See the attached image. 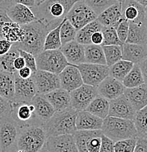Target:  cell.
I'll list each match as a JSON object with an SVG mask.
<instances>
[{
  "label": "cell",
  "instance_id": "obj_1",
  "mask_svg": "<svg viewBox=\"0 0 147 152\" xmlns=\"http://www.w3.org/2000/svg\"><path fill=\"white\" fill-rule=\"evenodd\" d=\"M25 34L23 40L12 44V47L26 50L37 56L43 50V45L46 34L53 27L41 19H36L31 23L23 25Z\"/></svg>",
  "mask_w": 147,
  "mask_h": 152
},
{
  "label": "cell",
  "instance_id": "obj_2",
  "mask_svg": "<svg viewBox=\"0 0 147 152\" xmlns=\"http://www.w3.org/2000/svg\"><path fill=\"white\" fill-rule=\"evenodd\" d=\"M80 0H44L32 7L37 19H41L53 28L59 26L73 4Z\"/></svg>",
  "mask_w": 147,
  "mask_h": 152
},
{
  "label": "cell",
  "instance_id": "obj_3",
  "mask_svg": "<svg viewBox=\"0 0 147 152\" xmlns=\"http://www.w3.org/2000/svg\"><path fill=\"white\" fill-rule=\"evenodd\" d=\"M78 110L69 107L60 111H55L53 115L43 124L47 136L72 134L76 129L75 118Z\"/></svg>",
  "mask_w": 147,
  "mask_h": 152
},
{
  "label": "cell",
  "instance_id": "obj_4",
  "mask_svg": "<svg viewBox=\"0 0 147 152\" xmlns=\"http://www.w3.org/2000/svg\"><path fill=\"white\" fill-rule=\"evenodd\" d=\"M47 138L43 124L30 125L20 129L16 147L26 152H42Z\"/></svg>",
  "mask_w": 147,
  "mask_h": 152
},
{
  "label": "cell",
  "instance_id": "obj_5",
  "mask_svg": "<svg viewBox=\"0 0 147 152\" xmlns=\"http://www.w3.org/2000/svg\"><path fill=\"white\" fill-rule=\"evenodd\" d=\"M102 134L113 142L127 138L137 137V133L133 120L108 115L103 119Z\"/></svg>",
  "mask_w": 147,
  "mask_h": 152
},
{
  "label": "cell",
  "instance_id": "obj_6",
  "mask_svg": "<svg viewBox=\"0 0 147 152\" xmlns=\"http://www.w3.org/2000/svg\"><path fill=\"white\" fill-rule=\"evenodd\" d=\"M35 58L37 69L48 71L57 75L69 64L60 49L42 50Z\"/></svg>",
  "mask_w": 147,
  "mask_h": 152
},
{
  "label": "cell",
  "instance_id": "obj_7",
  "mask_svg": "<svg viewBox=\"0 0 147 152\" xmlns=\"http://www.w3.org/2000/svg\"><path fill=\"white\" fill-rule=\"evenodd\" d=\"M20 127L11 115L0 118V152H8L17 145Z\"/></svg>",
  "mask_w": 147,
  "mask_h": 152
},
{
  "label": "cell",
  "instance_id": "obj_8",
  "mask_svg": "<svg viewBox=\"0 0 147 152\" xmlns=\"http://www.w3.org/2000/svg\"><path fill=\"white\" fill-rule=\"evenodd\" d=\"M65 18L78 31L88 23L97 19V15L83 0H80L73 4Z\"/></svg>",
  "mask_w": 147,
  "mask_h": 152
},
{
  "label": "cell",
  "instance_id": "obj_9",
  "mask_svg": "<svg viewBox=\"0 0 147 152\" xmlns=\"http://www.w3.org/2000/svg\"><path fill=\"white\" fill-rule=\"evenodd\" d=\"M11 117L20 126V129L33 124H42L34 113V107L31 102H11Z\"/></svg>",
  "mask_w": 147,
  "mask_h": 152
},
{
  "label": "cell",
  "instance_id": "obj_10",
  "mask_svg": "<svg viewBox=\"0 0 147 152\" xmlns=\"http://www.w3.org/2000/svg\"><path fill=\"white\" fill-rule=\"evenodd\" d=\"M102 132L99 130H76L72 134L79 152H99Z\"/></svg>",
  "mask_w": 147,
  "mask_h": 152
},
{
  "label": "cell",
  "instance_id": "obj_11",
  "mask_svg": "<svg viewBox=\"0 0 147 152\" xmlns=\"http://www.w3.org/2000/svg\"><path fill=\"white\" fill-rule=\"evenodd\" d=\"M81 75L83 83L92 86H97L109 75V67L107 65L84 62L77 65Z\"/></svg>",
  "mask_w": 147,
  "mask_h": 152
},
{
  "label": "cell",
  "instance_id": "obj_12",
  "mask_svg": "<svg viewBox=\"0 0 147 152\" xmlns=\"http://www.w3.org/2000/svg\"><path fill=\"white\" fill-rule=\"evenodd\" d=\"M70 94V107L76 110H86L93 99L98 95L97 87L83 83Z\"/></svg>",
  "mask_w": 147,
  "mask_h": 152
},
{
  "label": "cell",
  "instance_id": "obj_13",
  "mask_svg": "<svg viewBox=\"0 0 147 152\" xmlns=\"http://www.w3.org/2000/svg\"><path fill=\"white\" fill-rule=\"evenodd\" d=\"M38 94H45L61 87L59 75L53 72L37 69L31 75Z\"/></svg>",
  "mask_w": 147,
  "mask_h": 152
},
{
  "label": "cell",
  "instance_id": "obj_14",
  "mask_svg": "<svg viewBox=\"0 0 147 152\" xmlns=\"http://www.w3.org/2000/svg\"><path fill=\"white\" fill-rule=\"evenodd\" d=\"M15 75V94L12 102H31L32 98L37 94L36 86L32 77L23 79L17 74Z\"/></svg>",
  "mask_w": 147,
  "mask_h": 152
},
{
  "label": "cell",
  "instance_id": "obj_15",
  "mask_svg": "<svg viewBox=\"0 0 147 152\" xmlns=\"http://www.w3.org/2000/svg\"><path fill=\"white\" fill-rule=\"evenodd\" d=\"M43 150L50 152H79L72 134L48 137Z\"/></svg>",
  "mask_w": 147,
  "mask_h": 152
},
{
  "label": "cell",
  "instance_id": "obj_16",
  "mask_svg": "<svg viewBox=\"0 0 147 152\" xmlns=\"http://www.w3.org/2000/svg\"><path fill=\"white\" fill-rule=\"evenodd\" d=\"M136 110L123 94L114 99L109 100L108 115L133 120Z\"/></svg>",
  "mask_w": 147,
  "mask_h": 152
},
{
  "label": "cell",
  "instance_id": "obj_17",
  "mask_svg": "<svg viewBox=\"0 0 147 152\" xmlns=\"http://www.w3.org/2000/svg\"><path fill=\"white\" fill-rule=\"evenodd\" d=\"M58 75L61 88L67 90L69 92L78 88L83 83L81 75L77 65L69 64L65 66Z\"/></svg>",
  "mask_w": 147,
  "mask_h": 152
},
{
  "label": "cell",
  "instance_id": "obj_18",
  "mask_svg": "<svg viewBox=\"0 0 147 152\" xmlns=\"http://www.w3.org/2000/svg\"><path fill=\"white\" fill-rule=\"evenodd\" d=\"M98 95L111 100L124 94L125 87L121 81L108 75L97 87Z\"/></svg>",
  "mask_w": 147,
  "mask_h": 152
},
{
  "label": "cell",
  "instance_id": "obj_19",
  "mask_svg": "<svg viewBox=\"0 0 147 152\" xmlns=\"http://www.w3.org/2000/svg\"><path fill=\"white\" fill-rule=\"evenodd\" d=\"M6 12L12 21L21 26L31 23L37 19L30 7L18 3H14Z\"/></svg>",
  "mask_w": 147,
  "mask_h": 152
},
{
  "label": "cell",
  "instance_id": "obj_20",
  "mask_svg": "<svg viewBox=\"0 0 147 152\" xmlns=\"http://www.w3.org/2000/svg\"><path fill=\"white\" fill-rule=\"evenodd\" d=\"M123 18L132 23H143L145 7L135 0H125L121 3Z\"/></svg>",
  "mask_w": 147,
  "mask_h": 152
},
{
  "label": "cell",
  "instance_id": "obj_21",
  "mask_svg": "<svg viewBox=\"0 0 147 152\" xmlns=\"http://www.w3.org/2000/svg\"><path fill=\"white\" fill-rule=\"evenodd\" d=\"M60 50L66 58L69 64L78 65L85 61L84 45L76 40H72L64 44L60 48Z\"/></svg>",
  "mask_w": 147,
  "mask_h": 152
},
{
  "label": "cell",
  "instance_id": "obj_22",
  "mask_svg": "<svg viewBox=\"0 0 147 152\" xmlns=\"http://www.w3.org/2000/svg\"><path fill=\"white\" fill-rule=\"evenodd\" d=\"M102 123L103 119L86 110H78L75 118L77 130H99L102 128Z\"/></svg>",
  "mask_w": 147,
  "mask_h": 152
},
{
  "label": "cell",
  "instance_id": "obj_23",
  "mask_svg": "<svg viewBox=\"0 0 147 152\" xmlns=\"http://www.w3.org/2000/svg\"><path fill=\"white\" fill-rule=\"evenodd\" d=\"M31 102L34 107V113L41 123L44 124L48 121L55 113L54 108L44 94L37 93Z\"/></svg>",
  "mask_w": 147,
  "mask_h": 152
},
{
  "label": "cell",
  "instance_id": "obj_24",
  "mask_svg": "<svg viewBox=\"0 0 147 152\" xmlns=\"http://www.w3.org/2000/svg\"><path fill=\"white\" fill-rule=\"evenodd\" d=\"M123 19L121 4L119 2L113 4L97 15V20L102 26H112L116 28Z\"/></svg>",
  "mask_w": 147,
  "mask_h": 152
},
{
  "label": "cell",
  "instance_id": "obj_25",
  "mask_svg": "<svg viewBox=\"0 0 147 152\" xmlns=\"http://www.w3.org/2000/svg\"><path fill=\"white\" fill-rule=\"evenodd\" d=\"M124 94L136 111L147 105V85L146 83L134 88H125Z\"/></svg>",
  "mask_w": 147,
  "mask_h": 152
},
{
  "label": "cell",
  "instance_id": "obj_26",
  "mask_svg": "<svg viewBox=\"0 0 147 152\" xmlns=\"http://www.w3.org/2000/svg\"><path fill=\"white\" fill-rule=\"evenodd\" d=\"M147 57V45L124 42L122 45V59L140 64Z\"/></svg>",
  "mask_w": 147,
  "mask_h": 152
},
{
  "label": "cell",
  "instance_id": "obj_27",
  "mask_svg": "<svg viewBox=\"0 0 147 152\" xmlns=\"http://www.w3.org/2000/svg\"><path fill=\"white\" fill-rule=\"evenodd\" d=\"M44 95L52 104L55 111H60L70 107V94L61 87Z\"/></svg>",
  "mask_w": 147,
  "mask_h": 152
},
{
  "label": "cell",
  "instance_id": "obj_28",
  "mask_svg": "<svg viewBox=\"0 0 147 152\" xmlns=\"http://www.w3.org/2000/svg\"><path fill=\"white\" fill-rule=\"evenodd\" d=\"M125 42L147 45V28L144 23L129 22V31Z\"/></svg>",
  "mask_w": 147,
  "mask_h": 152
},
{
  "label": "cell",
  "instance_id": "obj_29",
  "mask_svg": "<svg viewBox=\"0 0 147 152\" xmlns=\"http://www.w3.org/2000/svg\"><path fill=\"white\" fill-rule=\"evenodd\" d=\"M25 31L23 26L12 21L5 22L1 28V37L12 43H17L23 40Z\"/></svg>",
  "mask_w": 147,
  "mask_h": 152
},
{
  "label": "cell",
  "instance_id": "obj_30",
  "mask_svg": "<svg viewBox=\"0 0 147 152\" xmlns=\"http://www.w3.org/2000/svg\"><path fill=\"white\" fill-rule=\"evenodd\" d=\"M14 73L0 70V96L11 102L13 100L15 94Z\"/></svg>",
  "mask_w": 147,
  "mask_h": 152
},
{
  "label": "cell",
  "instance_id": "obj_31",
  "mask_svg": "<svg viewBox=\"0 0 147 152\" xmlns=\"http://www.w3.org/2000/svg\"><path fill=\"white\" fill-rule=\"evenodd\" d=\"M102 28V25L95 19L77 31L75 40L83 45L91 44V37L92 34L97 31H101Z\"/></svg>",
  "mask_w": 147,
  "mask_h": 152
},
{
  "label": "cell",
  "instance_id": "obj_32",
  "mask_svg": "<svg viewBox=\"0 0 147 152\" xmlns=\"http://www.w3.org/2000/svg\"><path fill=\"white\" fill-rule=\"evenodd\" d=\"M84 56L86 62L106 65L102 45L94 44L84 45Z\"/></svg>",
  "mask_w": 147,
  "mask_h": 152
},
{
  "label": "cell",
  "instance_id": "obj_33",
  "mask_svg": "<svg viewBox=\"0 0 147 152\" xmlns=\"http://www.w3.org/2000/svg\"><path fill=\"white\" fill-rule=\"evenodd\" d=\"M86 110L93 115L104 119L108 115L109 100L97 95L91 100Z\"/></svg>",
  "mask_w": 147,
  "mask_h": 152
},
{
  "label": "cell",
  "instance_id": "obj_34",
  "mask_svg": "<svg viewBox=\"0 0 147 152\" xmlns=\"http://www.w3.org/2000/svg\"><path fill=\"white\" fill-rule=\"evenodd\" d=\"M133 65L134 64L131 61L121 58L113 65L108 66L109 75L121 82L128 72L131 70Z\"/></svg>",
  "mask_w": 147,
  "mask_h": 152
},
{
  "label": "cell",
  "instance_id": "obj_35",
  "mask_svg": "<svg viewBox=\"0 0 147 152\" xmlns=\"http://www.w3.org/2000/svg\"><path fill=\"white\" fill-rule=\"evenodd\" d=\"M121 83L125 88H134L144 83L139 64H134L131 70L124 77Z\"/></svg>",
  "mask_w": 147,
  "mask_h": 152
},
{
  "label": "cell",
  "instance_id": "obj_36",
  "mask_svg": "<svg viewBox=\"0 0 147 152\" xmlns=\"http://www.w3.org/2000/svg\"><path fill=\"white\" fill-rule=\"evenodd\" d=\"M19 56L18 49L12 46L7 53L0 56V70L12 73L16 72L17 70L14 67L13 63L15 58Z\"/></svg>",
  "mask_w": 147,
  "mask_h": 152
},
{
  "label": "cell",
  "instance_id": "obj_37",
  "mask_svg": "<svg viewBox=\"0 0 147 152\" xmlns=\"http://www.w3.org/2000/svg\"><path fill=\"white\" fill-rule=\"evenodd\" d=\"M61 22L59 23V26L53 28V29L50 30L46 37L45 38L43 45V50H56L60 49L61 46V39H60L59 30L61 27Z\"/></svg>",
  "mask_w": 147,
  "mask_h": 152
},
{
  "label": "cell",
  "instance_id": "obj_38",
  "mask_svg": "<svg viewBox=\"0 0 147 152\" xmlns=\"http://www.w3.org/2000/svg\"><path fill=\"white\" fill-rule=\"evenodd\" d=\"M133 121L137 136L147 137V105L137 110Z\"/></svg>",
  "mask_w": 147,
  "mask_h": 152
},
{
  "label": "cell",
  "instance_id": "obj_39",
  "mask_svg": "<svg viewBox=\"0 0 147 152\" xmlns=\"http://www.w3.org/2000/svg\"><path fill=\"white\" fill-rule=\"evenodd\" d=\"M106 65H113L122 58V45H104L102 46Z\"/></svg>",
  "mask_w": 147,
  "mask_h": 152
},
{
  "label": "cell",
  "instance_id": "obj_40",
  "mask_svg": "<svg viewBox=\"0 0 147 152\" xmlns=\"http://www.w3.org/2000/svg\"><path fill=\"white\" fill-rule=\"evenodd\" d=\"M76 33L77 29L69 23V20L66 18L63 19L59 30L61 45L70 41L75 40Z\"/></svg>",
  "mask_w": 147,
  "mask_h": 152
},
{
  "label": "cell",
  "instance_id": "obj_41",
  "mask_svg": "<svg viewBox=\"0 0 147 152\" xmlns=\"http://www.w3.org/2000/svg\"><path fill=\"white\" fill-rule=\"evenodd\" d=\"M103 34V42L102 46L104 45H122L123 43L120 41L116 28L112 26H102L101 29Z\"/></svg>",
  "mask_w": 147,
  "mask_h": 152
},
{
  "label": "cell",
  "instance_id": "obj_42",
  "mask_svg": "<svg viewBox=\"0 0 147 152\" xmlns=\"http://www.w3.org/2000/svg\"><path fill=\"white\" fill-rule=\"evenodd\" d=\"M83 1L97 14V15H99L108 7L118 2L116 0H83Z\"/></svg>",
  "mask_w": 147,
  "mask_h": 152
},
{
  "label": "cell",
  "instance_id": "obj_43",
  "mask_svg": "<svg viewBox=\"0 0 147 152\" xmlns=\"http://www.w3.org/2000/svg\"><path fill=\"white\" fill-rule=\"evenodd\" d=\"M136 138L132 137L114 142V152H134Z\"/></svg>",
  "mask_w": 147,
  "mask_h": 152
},
{
  "label": "cell",
  "instance_id": "obj_44",
  "mask_svg": "<svg viewBox=\"0 0 147 152\" xmlns=\"http://www.w3.org/2000/svg\"><path fill=\"white\" fill-rule=\"evenodd\" d=\"M18 51H19L20 56H21L24 60L26 66L31 69L33 73L35 72L37 70L35 56L32 53L26 51V50H21V49H18Z\"/></svg>",
  "mask_w": 147,
  "mask_h": 152
},
{
  "label": "cell",
  "instance_id": "obj_45",
  "mask_svg": "<svg viewBox=\"0 0 147 152\" xmlns=\"http://www.w3.org/2000/svg\"><path fill=\"white\" fill-rule=\"evenodd\" d=\"M116 31L120 41L124 44L127 39L129 31V21L123 18L116 27Z\"/></svg>",
  "mask_w": 147,
  "mask_h": 152
},
{
  "label": "cell",
  "instance_id": "obj_46",
  "mask_svg": "<svg viewBox=\"0 0 147 152\" xmlns=\"http://www.w3.org/2000/svg\"><path fill=\"white\" fill-rule=\"evenodd\" d=\"M114 142L102 134L101 136V145L99 152H114Z\"/></svg>",
  "mask_w": 147,
  "mask_h": 152
},
{
  "label": "cell",
  "instance_id": "obj_47",
  "mask_svg": "<svg viewBox=\"0 0 147 152\" xmlns=\"http://www.w3.org/2000/svg\"><path fill=\"white\" fill-rule=\"evenodd\" d=\"M12 104L11 101L0 96V118L7 116L11 114Z\"/></svg>",
  "mask_w": 147,
  "mask_h": 152
},
{
  "label": "cell",
  "instance_id": "obj_48",
  "mask_svg": "<svg viewBox=\"0 0 147 152\" xmlns=\"http://www.w3.org/2000/svg\"><path fill=\"white\" fill-rule=\"evenodd\" d=\"M134 152H147V137L137 136Z\"/></svg>",
  "mask_w": 147,
  "mask_h": 152
},
{
  "label": "cell",
  "instance_id": "obj_49",
  "mask_svg": "<svg viewBox=\"0 0 147 152\" xmlns=\"http://www.w3.org/2000/svg\"><path fill=\"white\" fill-rule=\"evenodd\" d=\"M12 42L4 38H0V56L7 53L12 46Z\"/></svg>",
  "mask_w": 147,
  "mask_h": 152
},
{
  "label": "cell",
  "instance_id": "obj_50",
  "mask_svg": "<svg viewBox=\"0 0 147 152\" xmlns=\"http://www.w3.org/2000/svg\"><path fill=\"white\" fill-rule=\"evenodd\" d=\"M91 44L94 45H102V42H103V34H102L101 31H97L92 34L91 37Z\"/></svg>",
  "mask_w": 147,
  "mask_h": 152
},
{
  "label": "cell",
  "instance_id": "obj_51",
  "mask_svg": "<svg viewBox=\"0 0 147 152\" xmlns=\"http://www.w3.org/2000/svg\"><path fill=\"white\" fill-rule=\"evenodd\" d=\"M32 73L33 72L32 71H31V69L26 66H23V68L20 69L19 70H17V74H18V75L23 79L29 78V77H31V75H32Z\"/></svg>",
  "mask_w": 147,
  "mask_h": 152
},
{
  "label": "cell",
  "instance_id": "obj_52",
  "mask_svg": "<svg viewBox=\"0 0 147 152\" xmlns=\"http://www.w3.org/2000/svg\"><path fill=\"white\" fill-rule=\"evenodd\" d=\"M10 20H11L7 15L6 10L0 8V38H2L1 37V28H2L3 25L5 22L10 21Z\"/></svg>",
  "mask_w": 147,
  "mask_h": 152
},
{
  "label": "cell",
  "instance_id": "obj_53",
  "mask_svg": "<svg viewBox=\"0 0 147 152\" xmlns=\"http://www.w3.org/2000/svg\"><path fill=\"white\" fill-rule=\"evenodd\" d=\"M139 66H140V70H141L142 75H143L144 83L147 85V57L139 64Z\"/></svg>",
  "mask_w": 147,
  "mask_h": 152
},
{
  "label": "cell",
  "instance_id": "obj_54",
  "mask_svg": "<svg viewBox=\"0 0 147 152\" xmlns=\"http://www.w3.org/2000/svg\"><path fill=\"white\" fill-rule=\"evenodd\" d=\"M13 65L16 70H19L20 69H21V68H23V66H26V64H25V61L24 60H23V58H22L21 56H19L15 59V61H14V63H13Z\"/></svg>",
  "mask_w": 147,
  "mask_h": 152
},
{
  "label": "cell",
  "instance_id": "obj_55",
  "mask_svg": "<svg viewBox=\"0 0 147 152\" xmlns=\"http://www.w3.org/2000/svg\"><path fill=\"white\" fill-rule=\"evenodd\" d=\"M14 2L18 3V4H23L25 6L32 8L34 6H36V0H14Z\"/></svg>",
  "mask_w": 147,
  "mask_h": 152
},
{
  "label": "cell",
  "instance_id": "obj_56",
  "mask_svg": "<svg viewBox=\"0 0 147 152\" xmlns=\"http://www.w3.org/2000/svg\"><path fill=\"white\" fill-rule=\"evenodd\" d=\"M14 3V0H0V8L7 10Z\"/></svg>",
  "mask_w": 147,
  "mask_h": 152
},
{
  "label": "cell",
  "instance_id": "obj_57",
  "mask_svg": "<svg viewBox=\"0 0 147 152\" xmlns=\"http://www.w3.org/2000/svg\"><path fill=\"white\" fill-rule=\"evenodd\" d=\"M143 23L147 28V6L145 7V16H144V20H143Z\"/></svg>",
  "mask_w": 147,
  "mask_h": 152
},
{
  "label": "cell",
  "instance_id": "obj_58",
  "mask_svg": "<svg viewBox=\"0 0 147 152\" xmlns=\"http://www.w3.org/2000/svg\"><path fill=\"white\" fill-rule=\"evenodd\" d=\"M135 1H136L138 3H140V4H142V5L144 6V7L147 6V0H135Z\"/></svg>",
  "mask_w": 147,
  "mask_h": 152
},
{
  "label": "cell",
  "instance_id": "obj_59",
  "mask_svg": "<svg viewBox=\"0 0 147 152\" xmlns=\"http://www.w3.org/2000/svg\"><path fill=\"white\" fill-rule=\"evenodd\" d=\"M44 0H36V2H37V4H36V5H37V4H39V3H41V2H42V1H43Z\"/></svg>",
  "mask_w": 147,
  "mask_h": 152
},
{
  "label": "cell",
  "instance_id": "obj_60",
  "mask_svg": "<svg viewBox=\"0 0 147 152\" xmlns=\"http://www.w3.org/2000/svg\"><path fill=\"white\" fill-rule=\"evenodd\" d=\"M116 1H117L118 2L121 3H121H122V2H124V1H125V0H116Z\"/></svg>",
  "mask_w": 147,
  "mask_h": 152
},
{
  "label": "cell",
  "instance_id": "obj_61",
  "mask_svg": "<svg viewBox=\"0 0 147 152\" xmlns=\"http://www.w3.org/2000/svg\"><path fill=\"white\" fill-rule=\"evenodd\" d=\"M17 152H26V151H23V150H18V151Z\"/></svg>",
  "mask_w": 147,
  "mask_h": 152
},
{
  "label": "cell",
  "instance_id": "obj_62",
  "mask_svg": "<svg viewBox=\"0 0 147 152\" xmlns=\"http://www.w3.org/2000/svg\"><path fill=\"white\" fill-rule=\"evenodd\" d=\"M42 152H50V151H47V150H43V151H42Z\"/></svg>",
  "mask_w": 147,
  "mask_h": 152
}]
</instances>
